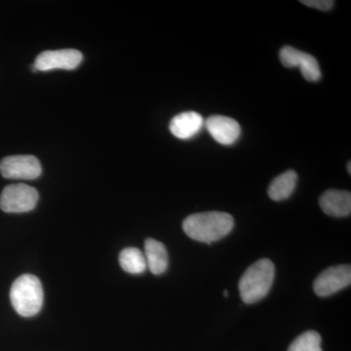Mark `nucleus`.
I'll list each match as a JSON object with an SVG mask.
<instances>
[{"label": "nucleus", "mask_w": 351, "mask_h": 351, "mask_svg": "<svg viewBox=\"0 0 351 351\" xmlns=\"http://www.w3.org/2000/svg\"><path fill=\"white\" fill-rule=\"evenodd\" d=\"M234 219L225 212H204L193 214L184 219L182 230L195 241L213 243L232 232Z\"/></svg>", "instance_id": "1"}, {"label": "nucleus", "mask_w": 351, "mask_h": 351, "mask_svg": "<svg viewBox=\"0 0 351 351\" xmlns=\"http://www.w3.org/2000/svg\"><path fill=\"white\" fill-rule=\"evenodd\" d=\"M276 276V267L269 258L254 263L239 281L240 295L246 304H255L269 294Z\"/></svg>", "instance_id": "2"}, {"label": "nucleus", "mask_w": 351, "mask_h": 351, "mask_svg": "<svg viewBox=\"0 0 351 351\" xmlns=\"http://www.w3.org/2000/svg\"><path fill=\"white\" fill-rule=\"evenodd\" d=\"M10 300L16 313L23 317L36 315L43 304L40 280L32 274L18 277L11 287Z\"/></svg>", "instance_id": "3"}, {"label": "nucleus", "mask_w": 351, "mask_h": 351, "mask_svg": "<svg viewBox=\"0 0 351 351\" xmlns=\"http://www.w3.org/2000/svg\"><path fill=\"white\" fill-rule=\"evenodd\" d=\"M38 193L25 184L7 186L0 195V209L5 213H25L36 208Z\"/></svg>", "instance_id": "4"}, {"label": "nucleus", "mask_w": 351, "mask_h": 351, "mask_svg": "<svg viewBox=\"0 0 351 351\" xmlns=\"http://www.w3.org/2000/svg\"><path fill=\"white\" fill-rule=\"evenodd\" d=\"M83 55L75 49L44 51L32 64L34 71H49L53 69L73 71L82 64Z\"/></svg>", "instance_id": "5"}, {"label": "nucleus", "mask_w": 351, "mask_h": 351, "mask_svg": "<svg viewBox=\"0 0 351 351\" xmlns=\"http://www.w3.org/2000/svg\"><path fill=\"white\" fill-rule=\"evenodd\" d=\"M41 172V164L34 156H11L0 161V173L5 179L34 180Z\"/></svg>", "instance_id": "6"}, {"label": "nucleus", "mask_w": 351, "mask_h": 351, "mask_svg": "<svg viewBox=\"0 0 351 351\" xmlns=\"http://www.w3.org/2000/svg\"><path fill=\"white\" fill-rule=\"evenodd\" d=\"M351 283L350 265H336L323 270L313 283V290L319 297H329Z\"/></svg>", "instance_id": "7"}, {"label": "nucleus", "mask_w": 351, "mask_h": 351, "mask_svg": "<svg viewBox=\"0 0 351 351\" xmlns=\"http://www.w3.org/2000/svg\"><path fill=\"white\" fill-rule=\"evenodd\" d=\"M279 58L286 68L300 69L302 76L307 82H318L322 76L317 60L313 55L295 49L292 46H284L279 52Z\"/></svg>", "instance_id": "8"}, {"label": "nucleus", "mask_w": 351, "mask_h": 351, "mask_svg": "<svg viewBox=\"0 0 351 351\" xmlns=\"http://www.w3.org/2000/svg\"><path fill=\"white\" fill-rule=\"evenodd\" d=\"M210 135L219 144L230 145L234 144L240 137L241 128L237 120L223 115H213L204 124Z\"/></svg>", "instance_id": "9"}, {"label": "nucleus", "mask_w": 351, "mask_h": 351, "mask_svg": "<svg viewBox=\"0 0 351 351\" xmlns=\"http://www.w3.org/2000/svg\"><path fill=\"white\" fill-rule=\"evenodd\" d=\"M321 209L325 214L335 218H343L351 213V193L350 191L329 189L321 195Z\"/></svg>", "instance_id": "10"}, {"label": "nucleus", "mask_w": 351, "mask_h": 351, "mask_svg": "<svg viewBox=\"0 0 351 351\" xmlns=\"http://www.w3.org/2000/svg\"><path fill=\"white\" fill-rule=\"evenodd\" d=\"M205 121L199 113L186 112L176 115L171 120L169 129L176 138L189 140L195 137L204 126Z\"/></svg>", "instance_id": "11"}, {"label": "nucleus", "mask_w": 351, "mask_h": 351, "mask_svg": "<svg viewBox=\"0 0 351 351\" xmlns=\"http://www.w3.org/2000/svg\"><path fill=\"white\" fill-rule=\"evenodd\" d=\"M144 255L152 274L160 276L167 270L168 253L161 242L152 239L145 240Z\"/></svg>", "instance_id": "12"}, {"label": "nucleus", "mask_w": 351, "mask_h": 351, "mask_svg": "<svg viewBox=\"0 0 351 351\" xmlns=\"http://www.w3.org/2000/svg\"><path fill=\"white\" fill-rule=\"evenodd\" d=\"M298 174L293 170H288L277 176L269 184L267 195L274 201L287 199L294 193L297 186Z\"/></svg>", "instance_id": "13"}, {"label": "nucleus", "mask_w": 351, "mask_h": 351, "mask_svg": "<svg viewBox=\"0 0 351 351\" xmlns=\"http://www.w3.org/2000/svg\"><path fill=\"white\" fill-rule=\"evenodd\" d=\"M119 263L124 271L131 274H142L147 269L144 254L135 247H130L121 251Z\"/></svg>", "instance_id": "14"}, {"label": "nucleus", "mask_w": 351, "mask_h": 351, "mask_svg": "<svg viewBox=\"0 0 351 351\" xmlns=\"http://www.w3.org/2000/svg\"><path fill=\"white\" fill-rule=\"evenodd\" d=\"M322 339L315 331H307L298 337L289 346L288 351H323Z\"/></svg>", "instance_id": "15"}, {"label": "nucleus", "mask_w": 351, "mask_h": 351, "mask_svg": "<svg viewBox=\"0 0 351 351\" xmlns=\"http://www.w3.org/2000/svg\"><path fill=\"white\" fill-rule=\"evenodd\" d=\"M301 2L304 5L322 11L331 10L335 4L332 0H302Z\"/></svg>", "instance_id": "16"}, {"label": "nucleus", "mask_w": 351, "mask_h": 351, "mask_svg": "<svg viewBox=\"0 0 351 351\" xmlns=\"http://www.w3.org/2000/svg\"><path fill=\"white\" fill-rule=\"evenodd\" d=\"M348 173H350V174H351V162H350V161L348 164Z\"/></svg>", "instance_id": "17"}, {"label": "nucleus", "mask_w": 351, "mask_h": 351, "mask_svg": "<svg viewBox=\"0 0 351 351\" xmlns=\"http://www.w3.org/2000/svg\"><path fill=\"white\" fill-rule=\"evenodd\" d=\"M223 295H225L226 298L228 297V291L226 290L225 292H223Z\"/></svg>", "instance_id": "18"}]
</instances>
